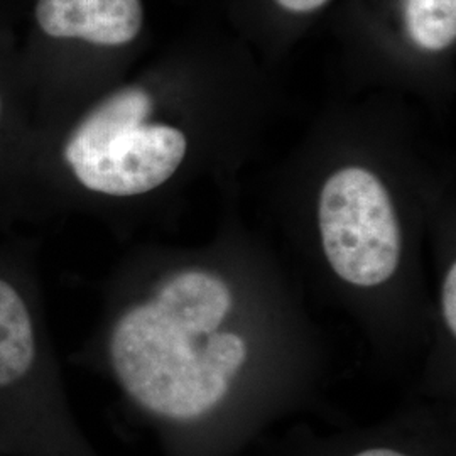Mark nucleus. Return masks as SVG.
Masks as SVG:
<instances>
[{"mask_svg":"<svg viewBox=\"0 0 456 456\" xmlns=\"http://www.w3.org/2000/svg\"><path fill=\"white\" fill-rule=\"evenodd\" d=\"M233 296L205 271H181L115 316L102 362L132 406L152 421L190 424L225 404L248 363L227 328Z\"/></svg>","mask_w":456,"mask_h":456,"instance_id":"1","label":"nucleus"},{"mask_svg":"<svg viewBox=\"0 0 456 456\" xmlns=\"http://www.w3.org/2000/svg\"><path fill=\"white\" fill-rule=\"evenodd\" d=\"M0 456H92L31 293L2 269Z\"/></svg>","mask_w":456,"mask_h":456,"instance_id":"2","label":"nucleus"},{"mask_svg":"<svg viewBox=\"0 0 456 456\" xmlns=\"http://www.w3.org/2000/svg\"><path fill=\"white\" fill-rule=\"evenodd\" d=\"M152 98L124 88L83 117L66 141L65 161L83 188L109 196H137L159 188L186 154L183 132L151 124Z\"/></svg>","mask_w":456,"mask_h":456,"instance_id":"3","label":"nucleus"},{"mask_svg":"<svg viewBox=\"0 0 456 456\" xmlns=\"http://www.w3.org/2000/svg\"><path fill=\"white\" fill-rule=\"evenodd\" d=\"M326 259L337 276L359 288L389 281L401 259V230L382 181L345 167L326 181L318 207Z\"/></svg>","mask_w":456,"mask_h":456,"instance_id":"4","label":"nucleus"},{"mask_svg":"<svg viewBox=\"0 0 456 456\" xmlns=\"http://www.w3.org/2000/svg\"><path fill=\"white\" fill-rule=\"evenodd\" d=\"M36 33L56 43L127 46L142 31V0H34Z\"/></svg>","mask_w":456,"mask_h":456,"instance_id":"5","label":"nucleus"},{"mask_svg":"<svg viewBox=\"0 0 456 456\" xmlns=\"http://www.w3.org/2000/svg\"><path fill=\"white\" fill-rule=\"evenodd\" d=\"M409 37L426 51L450 48L456 39V0H406Z\"/></svg>","mask_w":456,"mask_h":456,"instance_id":"6","label":"nucleus"},{"mask_svg":"<svg viewBox=\"0 0 456 456\" xmlns=\"http://www.w3.org/2000/svg\"><path fill=\"white\" fill-rule=\"evenodd\" d=\"M441 303H443V316L446 326L452 335L456 331V265L453 264L444 277L443 282V294H441Z\"/></svg>","mask_w":456,"mask_h":456,"instance_id":"7","label":"nucleus"},{"mask_svg":"<svg viewBox=\"0 0 456 456\" xmlns=\"http://www.w3.org/2000/svg\"><path fill=\"white\" fill-rule=\"evenodd\" d=\"M277 4L294 14H308L323 7L328 0H276Z\"/></svg>","mask_w":456,"mask_h":456,"instance_id":"8","label":"nucleus"},{"mask_svg":"<svg viewBox=\"0 0 456 456\" xmlns=\"http://www.w3.org/2000/svg\"><path fill=\"white\" fill-rule=\"evenodd\" d=\"M354 456H411L397 448L391 446H372V448H365Z\"/></svg>","mask_w":456,"mask_h":456,"instance_id":"9","label":"nucleus"},{"mask_svg":"<svg viewBox=\"0 0 456 456\" xmlns=\"http://www.w3.org/2000/svg\"><path fill=\"white\" fill-rule=\"evenodd\" d=\"M2 114H4V100H2V94H0V120H2Z\"/></svg>","mask_w":456,"mask_h":456,"instance_id":"10","label":"nucleus"}]
</instances>
